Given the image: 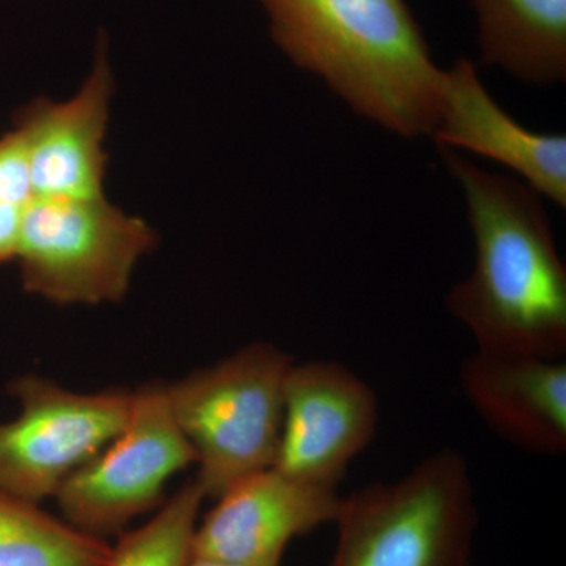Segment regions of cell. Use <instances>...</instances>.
Segmentation results:
<instances>
[{
    "mask_svg": "<svg viewBox=\"0 0 566 566\" xmlns=\"http://www.w3.org/2000/svg\"><path fill=\"white\" fill-rule=\"evenodd\" d=\"M293 357L268 342L166 385L178 427L196 455V480L218 499L245 476L273 468L283 417V390Z\"/></svg>",
    "mask_w": 566,
    "mask_h": 566,
    "instance_id": "277c9868",
    "label": "cell"
},
{
    "mask_svg": "<svg viewBox=\"0 0 566 566\" xmlns=\"http://www.w3.org/2000/svg\"><path fill=\"white\" fill-rule=\"evenodd\" d=\"M375 390L334 360L292 365L283 390V417L273 468L282 474L337 488L378 428Z\"/></svg>",
    "mask_w": 566,
    "mask_h": 566,
    "instance_id": "ba28073f",
    "label": "cell"
},
{
    "mask_svg": "<svg viewBox=\"0 0 566 566\" xmlns=\"http://www.w3.org/2000/svg\"><path fill=\"white\" fill-rule=\"evenodd\" d=\"M461 392L494 434L532 455L566 452V363L475 349L460 365Z\"/></svg>",
    "mask_w": 566,
    "mask_h": 566,
    "instance_id": "7c38bea8",
    "label": "cell"
},
{
    "mask_svg": "<svg viewBox=\"0 0 566 566\" xmlns=\"http://www.w3.org/2000/svg\"><path fill=\"white\" fill-rule=\"evenodd\" d=\"M20 415L0 423V493L40 505L115 438L134 390L76 392L40 375L11 379Z\"/></svg>",
    "mask_w": 566,
    "mask_h": 566,
    "instance_id": "8992f818",
    "label": "cell"
},
{
    "mask_svg": "<svg viewBox=\"0 0 566 566\" xmlns=\"http://www.w3.org/2000/svg\"><path fill=\"white\" fill-rule=\"evenodd\" d=\"M279 50L356 114L398 136H431L446 70L406 0H259Z\"/></svg>",
    "mask_w": 566,
    "mask_h": 566,
    "instance_id": "7a4b0ae2",
    "label": "cell"
},
{
    "mask_svg": "<svg viewBox=\"0 0 566 566\" xmlns=\"http://www.w3.org/2000/svg\"><path fill=\"white\" fill-rule=\"evenodd\" d=\"M109 554L104 539L0 493V566H103Z\"/></svg>",
    "mask_w": 566,
    "mask_h": 566,
    "instance_id": "5bb4252c",
    "label": "cell"
},
{
    "mask_svg": "<svg viewBox=\"0 0 566 566\" xmlns=\"http://www.w3.org/2000/svg\"><path fill=\"white\" fill-rule=\"evenodd\" d=\"M482 62L531 84L566 80V0H471Z\"/></svg>",
    "mask_w": 566,
    "mask_h": 566,
    "instance_id": "4fadbf2b",
    "label": "cell"
},
{
    "mask_svg": "<svg viewBox=\"0 0 566 566\" xmlns=\"http://www.w3.org/2000/svg\"><path fill=\"white\" fill-rule=\"evenodd\" d=\"M186 566H248L232 564V562L216 560V558L192 556Z\"/></svg>",
    "mask_w": 566,
    "mask_h": 566,
    "instance_id": "ac0fdd59",
    "label": "cell"
},
{
    "mask_svg": "<svg viewBox=\"0 0 566 566\" xmlns=\"http://www.w3.org/2000/svg\"><path fill=\"white\" fill-rule=\"evenodd\" d=\"M25 207H0V264L11 262L17 256Z\"/></svg>",
    "mask_w": 566,
    "mask_h": 566,
    "instance_id": "e0dca14e",
    "label": "cell"
},
{
    "mask_svg": "<svg viewBox=\"0 0 566 566\" xmlns=\"http://www.w3.org/2000/svg\"><path fill=\"white\" fill-rule=\"evenodd\" d=\"M439 150L463 188L475 243L471 274L447 294L450 315L480 352L564 359L566 266L538 193Z\"/></svg>",
    "mask_w": 566,
    "mask_h": 566,
    "instance_id": "6da1fadb",
    "label": "cell"
},
{
    "mask_svg": "<svg viewBox=\"0 0 566 566\" xmlns=\"http://www.w3.org/2000/svg\"><path fill=\"white\" fill-rule=\"evenodd\" d=\"M344 495L263 469L230 486L193 535L192 556L248 566H281L297 536L335 523Z\"/></svg>",
    "mask_w": 566,
    "mask_h": 566,
    "instance_id": "9c48e42d",
    "label": "cell"
},
{
    "mask_svg": "<svg viewBox=\"0 0 566 566\" xmlns=\"http://www.w3.org/2000/svg\"><path fill=\"white\" fill-rule=\"evenodd\" d=\"M205 499L197 480H189L145 526L111 547L103 566H186Z\"/></svg>",
    "mask_w": 566,
    "mask_h": 566,
    "instance_id": "9a60e30c",
    "label": "cell"
},
{
    "mask_svg": "<svg viewBox=\"0 0 566 566\" xmlns=\"http://www.w3.org/2000/svg\"><path fill=\"white\" fill-rule=\"evenodd\" d=\"M150 223L104 197H33L22 212L17 260L22 289L57 305L120 303L155 251Z\"/></svg>",
    "mask_w": 566,
    "mask_h": 566,
    "instance_id": "5b68a950",
    "label": "cell"
},
{
    "mask_svg": "<svg viewBox=\"0 0 566 566\" xmlns=\"http://www.w3.org/2000/svg\"><path fill=\"white\" fill-rule=\"evenodd\" d=\"M331 566H471L479 510L463 453H431L394 482L344 495Z\"/></svg>",
    "mask_w": 566,
    "mask_h": 566,
    "instance_id": "3957f363",
    "label": "cell"
},
{
    "mask_svg": "<svg viewBox=\"0 0 566 566\" xmlns=\"http://www.w3.org/2000/svg\"><path fill=\"white\" fill-rule=\"evenodd\" d=\"M196 464L164 382L134 390L120 433L65 480L54 495L63 520L96 538L118 534L163 501L167 482Z\"/></svg>",
    "mask_w": 566,
    "mask_h": 566,
    "instance_id": "52a82bcc",
    "label": "cell"
},
{
    "mask_svg": "<svg viewBox=\"0 0 566 566\" xmlns=\"http://www.w3.org/2000/svg\"><path fill=\"white\" fill-rule=\"evenodd\" d=\"M430 137L439 148L468 150L509 167L539 197L566 207L565 134L535 133L513 120L488 93L474 63L465 59L446 70Z\"/></svg>",
    "mask_w": 566,
    "mask_h": 566,
    "instance_id": "8fae6325",
    "label": "cell"
},
{
    "mask_svg": "<svg viewBox=\"0 0 566 566\" xmlns=\"http://www.w3.org/2000/svg\"><path fill=\"white\" fill-rule=\"evenodd\" d=\"M33 199L24 140L17 129L0 137V207H25Z\"/></svg>",
    "mask_w": 566,
    "mask_h": 566,
    "instance_id": "2e32d148",
    "label": "cell"
},
{
    "mask_svg": "<svg viewBox=\"0 0 566 566\" xmlns=\"http://www.w3.org/2000/svg\"><path fill=\"white\" fill-rule=\"evenodd\" d=\"M112 76L106 36L99 35L91 74L65 102L35 99L17 115L33 197H104Z\"/></svg>",
    "mask_w": 566,
    "mask_h": 566,
    "instance_id": "30bf717a",
    "label": "cell"
}]
</instances>
